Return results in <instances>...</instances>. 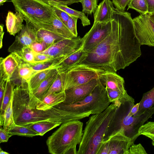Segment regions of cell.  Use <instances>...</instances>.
Returning <instances> with one entry per match:
<instances>
[{
  "mask_svg": "<svg viewBox=\"0 0 154 154\" xmlns=\"http://www.w3.org/2000/svg\"><path fill=\"white\" fill-rule=\"evenodd\" d=\"M22 62L13 53L0 58V79L10 80L13 74Z\"/></svg>",
  "mask_w": 154,
  "mask_h": 154,
  "instance_id": "16",
  "label": "cell"
},
{
  "mask_svg": "<svg viewBox=\"0 0 154 154\" xmlns=\"http://www.w3.org/2000/svg\"><path fill=\"white\" fill-rule=\"evenodd\" d=\"M43 2L53 7L57 5H60L55 0H40Z\"/></svg>",
  "mask_w": 154,
  "mask_h": 154,
  "instance_id": "49",
  "label": "cell"
},
{
  "mask_svg": "<svg viewBox=\"0 0 154 154\" xmlns=\"http://www.w3.org/2000/svg\"><path fill=\"white\" fill-rule=\"evenodd\" d=\"M60 5L66 6L70 5L75 3L80 2L81 0H55Z\"/></svg>",
  "mask_w": 154,
  "mask_h": 154,
  "instance_id": "46",
  "label": "cell"
},
{
  "mask_svg": "<svg viewBox=\"0 0 154 154\" xmlns=\"http://www.w3.org/2000/svg\"><path fill=\"white\" fill-rule=\"evenodd\" d=\"M16 12L21 13L24 20L35 26L49 19L54 13L53 7L40 0H9Z\"/></svg>",
  "mask_w": 154,
  "mask_h": 154,
  "instance_id": "6",
  "label": "cell"
},
{
  "mask_svg": "<svg viewBox=\"0 0 154 154\" xmlns=\"http://www.w3.org/2000/svg\"><path fill=\"white\" fill-rule=\"evenodd\" d=\"M134 143L124 128L120 127L105 137L98 154H128L129 149Z\"/></svg>",
  "mask_w": 154,
  "mask_h": 154,
  "instance_id": "8",
  "label": "cell"
},
{
  "mask_svg": "<svg viewBox=\"0 0 154 154\" xmlns=\"http://www.w3.org/2000/svg\"><path fill=\"white\" fill-rule=\"evenodd\" d=\"M6 81L0 79V108L1 107L3 99Z\"/></svg>",
  "mask_w": 154,
  "mask_h": 154,
  "instance_id": "45",
  "label": "cell"
},
{
  "mask_svg": "<svg viewBox=\"0 0 154 154\" xmlns=\"http://www.w3.org/2000/svg\"><path fill=\"white\" fill-rule=\"evenodd\" d=\"M13 53L17 55L22 63L35 64L34 60L35 52L30 46L23 48L19 51Z\"/></svg>",
  "mask_w": 154,
  "mask_h": 154,
  "instance_id": "32",
  "label": "cell"
},
{
  "mask_svg": "<svg viewBox=\"0 0 154 154\" xmlns=\"http://www.w3.org/2000/svg\"><path fill=\"white\" fill-rule=\"evenodd\" d=\"M34 26L49 31L65 38L72 39L76 38L54 12L50 18Z\"/></svg>",
  "mask_w": 154,
  "mask_h": 154,
  "instance_id": "15",
  "label": "cell"
},
{
  "mask_svg": "<svg viewBox=\"0 0 154 154\" xmlns=\"http://www.w3.org/2000/svg\"><path fill=\"white\" fill-rule=\"evenodd\" d=\"M54 12L59 19L66 26L67 21L71 16L60 9L53 7Z\"/></svg>",
  "mask_w": 154,
  "mask_h": 154,
  "instance_id": "40",
  "label": "cell"
},
{
  "mask_svg": "<svg viewBox=\"0 0 154 154\" xmlns=\"http://www.w3.org/2000/svg\"><path fill=\"white\" fill-rule=\"evenodd\" d=\"M69 55L56 57L45 62L30 64L36 72L48 69H57L59 64Z\"/></svg>",
  "mask_w": 154,
  "mask_h": 154,
  "instance_id": "28",
  "label": "cell"
},
{
  "mask_svg": "<svg viewBox=\"0 0 154 154\" xmlns=\"http://www.w3.org/2000/svg\"><path fill=\"white\" fill-rule=\"evenodd\" d=\"M66 98L65 91L50 94L45 97L41 101L37 103L36 108L45 110L63 103Z\"/></svg>",
  "mask_w": 154,
  "mask_h": 154,
  "instance_id": "22",
  "label": "cell"
},
{
  "mask_svg": "<svg viewBox=\"0 0 154 154\" xmlns=\"http://www.w3.org/2000/svg\"><path fill=\"white\" fill-rule=\"evenodd\" d=\"M112 18L109 34L94 48L86 52L73 66L116 72L141 56V45L136 35L131 13L114 8Z\"/></svg>",
  "mask_w": 154,
  "mask_h": 154,
  "instance_id": "1",
  "label": "cell"
},
{
  "mask_svg": "<svg viewBox=\"0 0 154 154\" xmlns=\"http://www.w3.org/2000/svg\"><path fill=\"white\" fill-rule=\"evenodd\" d=\"M146 137L149 138L152 140V145L154 146V136H147Z\"/></svg>",
  "mask_w": 154,
  "mask_h": 154,
  "instance_id": "52",
  "label": "cell"
},
{
  "mask_svg": "<svg viewBox=\"0 0 154 154\" xmlns=\"http://www.w3.org/2000/svg\"><path fill=\"white\" fill-rule=\"evenodd\" d=\"M99 79L106 88L123 92L127 91L124 87V78L116 72H104L100 74Z\"/></svg>",
  "mask_w": 154,
  "mask_h": 154,
  "instance_id": "17",
  "label": "cell"
},
{
  "mask_svg": "<svg viewBox=\"0 0 154 154\" xmlns=\"http://www.w3.org/2000/svg\"><path fill=\"white\" fill-rule=\"evenodd\" d=\"M128 6L127 10L132 9L142 14L148 12V6L145 0H131Z\"/></svg>",
  "mask_w": 154,
  "mask_h": 154,
  "instance_id": "34",
  "label": "cell"
},
{
  "mask_svg": "<svg viewBox=\"0 0 154 154\" xmlns=\"http://www.w3.org/2000/svg\"><path fill=\"white\" fill-rule=\"evenodd\" d=\"M23 25L21 30L16 35L14 42L9 46L8 51L13 53L19 51L23 48L30 46L37 41L36 29L34 26L27 21Z\"/></svg>",
  "mask_w": 154,
  "mask_h": 154,
  "instance_id": "13",
  "label": "cell"
},
{
  "mask_svg": "<svg viewBox=\"0 0 154 154\" xmlns=\"http://www.w3.org/2000/svg\"><path fill=\"white\" fill-rule=\"evenodd\" d=\"M122 104L112 103L101 113L93 115L86 122L77 154H98L105 136Z\"/></svg>",
  "mask_w": 154,
  "mask_h": 154,
  "instance_id": "3",
  "label": "cell"
},
{
  "mask_svg": "<svg viewBox=\"0 0 154 154\" xmlns=\"http://www.w3.org/2000/svg\"><path fill=\"white\" fill-rule=\"evenodd\" d=\"M112 20L108 22H94L90 30L82 38V47L86 52L94 48L104 40L110 33Z\"/></svg>",
  "mask_w": 154,
  "mask_h": 154,
  "instance_id": "9",
  "label": "cell"
},
{
  "mask_svg": "<svg viewBox=\"0 0 154 154\" xmlns=\"http://www.w3.org/2000/svg\"><path fill=\"white\" fill-rule=\"evenodd\" d=\"M139 136H154V122H149L142 125L138 130Z\"/></svg>",
  "mask_w": 154,
  "mask_h": 154,
  "instance_id": "37",
  "label": "cell"
},
{
  "mask_svg": "<svg viewBox=\"0 0 154 154\" xmlns=\"http://www.w3.org/2000/svg\"><path fill=\"white\" fill-rule=\"evenodd\" d=\"M106 88L100 80L92 92L84 98L69 104L61 103L54 107L66 111L67 122L79 120L99 114L110 104Z\"/></svg>",
  "mask_w": 154,
  "mask_h": 154,
  "instance_id": "4",
  "label": "cell"
},
{
  "mask_svg": "<svg viewBox=\"0 0 154 154\" xmlns=\"http://www.w3.org/2000/svg\"><path fill=\"white\" fill-rule=\"evenodd\" d=\"M85 51L81 47L72 53L65 59L57 68L59 73L66 71L73 66L85 54Z\"/></svg>",
  "mask_w": 154,
  "mask_h": 154,
  "instance_id": "23",
  "label": "cell"
},
{
  "mask_svg": "<svg viewBox=\"0 0 154 154\" xmlns=\"http://www.w3.org/2000/svg\"><path fill=\"white\" fill-rule=\"evenodd\" d=\"M30 47L36 53H41L48 48L45 43L37 41L33 43Z\"/></svg>",
  "mask_w": 154,
  "mask_h": 154,
  "instance_id": "41",
  "label": "cell"
},
{
  "mask_svg": "<svg viewBox=\"0 0 154 154\" xmlns=\"http://www.w3.org/2000/svg\"><path fill=\"white\" fill-rule=\"evenodd\" d=\"M35 28L37 41L45 43L48 48L58 41L66 38L49 31L42 28Z\"/></svg>",
  "mask_w": 154,
  "mask_h": 154,
  "instance_id": "24",
  "label": "cell"
},
{
  "mask_svg": "<svg viewBox=\"0 0 154 154\" xmlns=\"http://www.w3.org/2000/svg\"><path fill=\"white\" fill-rule=\"evenodd\" d=\"M131 0H119L118 2L114 5L115 8L118 10L125 11L126 7L130 2Z\"/></svg>",
  "mask_w": 154,
  "mask_h": 154,
  "instance_id": "44",
  "label": "cell"
},
{
  "mask_svg": "<svg viewBox=\"0 0 154 154\" xmlns=\"http://www.w3.org/2000/svg\"><path fill=\"white\" fill-rule=\"evenodd\" d=\"M62 91H64L63 90L61 78L59 73L49 89L45 97L51 94L59 93Z\"/></svg>",
  "mask_w": 154,
  "mask_h": 154,
  "instance_id": "36",
  "label": "cell"
},
{
  "mask_svg": "<svg viewBox=\"0 0 154 154\" xmlns=\"http://www.w3.org/2000/svg\"><path fill=\"white\" fill-rule=\"evenodd\" d=\"M99 81V78L65 91V99L62 103L71 104L84 98L92 92Z\"/></svg>",
  "mask_w": 154,
  "mask_h": 154,
  "instance_id": "14",
  "label": "cell"
},
{
  "mask_svg": "<svg viewBox=\"0 0 154 154\" xmlns=\"http://www.w3.org/2000/svg\"><path fill=\"white\" fill-rule=\"evenodd\" d=\"M139 104V103L134 105L130 109L127 115L130 116H134L138 110Z\"/></svg>",
  "mask_w": 154,
  "mask_h": 154,
  "instance_id": "47",
  "label": "cell"
},
{
  "mask_svg": "<svg viewBox=\"0 0 154 154\" xmlns=\"http://www.w3.org/2000/svg\"><path fill=\"white\" fill-rule=\"evenodd\" d=\"M128 154H147L143 146L140 144H132L128 149Z\"/></svg>",
  "mask_w": 154,
  "mask_h": 154,
  "instance_id": "39",
  "label": "cell"
},
{
  "mask_svg": "<svg viewBox=\"0 0 154 154\" xmlns=\"http://www.w3.org/2000/svg\"><path fill=\"white\" fill-rule=\"evenodd\" d=\"M59 74L58 71L56 69L40 85L36 90L33 91L29 90L31 97L37 103L42 101L44 98L46 93Z\"/></svg>",
  "mask_w": 154,
  "mask_h": 154,
  "instance_id": "21",
  "label": "cell"
},
{
  "mask_svg": "<svg viewBox=\"0 0 154 154\" xmlns=\"http://www.w3.org/2000/svg\"><path fill=\"white\" fill-rule=\"evenodd\" d=\"M61 123L48 121H42L31 124L28 125L40 136L48 131L59 126Z\"/></svg>",
  "mask_w": 154,
  "mask_h": 154,
  "instance_id": "29",
  "label": "cell"
},
{
  "mask_svg": "<svg viewBox=\"0 0 154 154\" xmlns=\"http://www.w3.org/2000/svg\"><path fill=\"white\" fill-rule=\"evenodd\" d=\"M53 58L47 54L35 52L34 60L36 64L45 62Z\"/></svg>",
  "mask_w": 154,
  "mask_h": 154,
  "instance_id": "42",
  "label": "cell"
},
{
  "mask_svg": "<svg viewBox=\"0 0 154 154\" xmlns=\"http://www.w3.org/2000/svg\"><path fill=\"white\" fill-rule=\"evenodd\" d=\"M3 26L0 27V48H1L3 46L2 42L5 32L3 31Z\"/></svg>",
  "mask_w": 154,
  "mask_h": 154,
  "instance_id": "50",
  "label": "cell"
},
{
  "mask_svg": "<svg viewBox=\"0 0 154 154\" xmlns=\"http://www.w3.org/2000/svg\"><path fill=\"white\" fill-rule=\"evenodd\" d=\"M37 103L29 97L28 83L16 86L13 93V109L15 123L22 126L42 121L61 123L67 122L66 112L54 107L45 110L37 109Z\"/></svg>",
  "mask_w": 154,
  "mask_h": 154,
  "instance_id": "2",
  "label": "cell"
},
{
  "mask_svg": "<svg viewBox=\"0 0 154 154\" xmlns=\"http://www.w3.org/2000/svg\"><path fill=\"white\" fill-rule=\"evenodd\" d=\"M154 114V106L139 116H124L120 121V127L124 129L126 134L134 142L139 136L138 130Z\"/></svg>",
  "mask_w": 154,
  "mask_h": 154,
  "instance_id": "11",
  "label": "cell"
},
{
  "mask_svg": "<svg viewBox=\"0 0 154 154\" xmlns=\"http://www.w3.org/2000/svg\"><path fill=\"white\" fill-rule=\"evenodd\" d=\"M114 8L110 0H103L94 14V22L106 23L111 21Z\"/></svg>",
  "mask_w": 154,
  "mask_h": 154,
  "instance_id": "19",
  "label": "cell"
},
{
  "mask_svg": "<svg viewBox=\"0 0 154 154\" xmlns=\"http://www.w3.org/2000/svg\"><path fill=\"white\" fill-rule=\"evenodd\" d=\"M8 0H0V6L3 5L4 3Z\"/></svg>",
  "mask_w": 154,
  "mask_h": 154,
  "instance_id": "54",
  "label": "cell"
},
{
  "mask_svg": "<svg viewBox=\"0 0 154 154\" xmlns=\"http://www.w3.org/2000/svg\"><path fill=\"white\" fill-rule=\"evenodd\" d=\"M13 96L7 106L5 112L4 116V125L3 128L8 131L11 127L15 123L13 117Z\"/></svg>",
  "mask_w": 154,
  "mask_h": 154,
  "instance_id": "33",
  "label": "cell"
},
{
  "mask_svg": "<svg viewBox=\"0 0 154 154\" xmlns=\"http://www.w3.org/2000/svg\"><path fill=\"white\" fill-rule=\"evenodd\" d=\"M82 45V38H64L51 45L41 53L55 57L67 56L79 49Z\"/></svg>",
  "mask_w": 154,
  "mask_h": 154,
  "instance_id": "12",
  "label": "cell"
},
{
  "mask_svg": "<svg viewBox=\"0 0 154 154\" xmlns=\"http://www.w3.org/2000/svg\"><path fill=\"white\" fill-rule=\"evenodd\" d=\"M136 35L142 45L154 47V23L146 14L133 19Z\"/></svg>",
  "mask_w": 154,
  "mask_h": 154,
  "instance_id": "10",
  "label": "cell"
},
{
  "mask_svg": "<svg viewBox=\"0 0 154 154\" xmlns=\"http://www.w3.org/2000/svg\"><path fill=\"white\" fill-rule=\"evenodd\" d=\"M103 72L82 65L74 66L60 73L63 91L86 83L99 78Z\"/></svg>",
  "mask_w": 154,
  "mask_h": 154,
  "instance_id": "7",
  "label": "cell"
},
{
  "mask_svg": "<svg viewBox=\"0 0 154 154\" xmlns=\"http://www.w3.org/2000/svg\"><path fill=\"white\" fill-rule=\"evenodd\" d=\"M24 20V17L21 13L16 12L14 13L8 11L5 20L7 32L11 35L14 36L22 29Z\"/></svg>",
  "mask_w": 154,
  "mask_h": 154,
  "instance_id": "20",
  "label": "cell"
},
{
  "mask_svg": "<svg viewBox=\"0 0 154 154\" xmlns=\"http://www.w3.org/2000/svg\"><path fill=\"white\" fill-rule=\"evenodd\" d=\"M146 14L154 23V12L151 13H147Z\"/></svg>",
  "mask_w": 154,
  "mask_h": 154,
  "instance_id": "51",
  "label": "cell"
},
{
  "mask_svg": "<svg viewBox=\"0 0 154 154\" xmlns=\"http://www.w3.org/2000/svg\"><path fill=\"white\" fill-rule=\"evenodd\" d=\"M36 73L30 64L21 63L14 72L10 79L15 86H22L28 83Z\"/></svg>",
  "mask_w": 154,
  "mask_h": 154,
  "instance_id": "18",
  "label": "cell"
},
{
  "mask_svg": "<svg viewBox=\"0 0 154 154\" xmlns=\"http://www.w3.org/2000/svg\"><path fill=\"white\" fill-rule=\"evenodd\" d=\"M97 2V0H81L82 11L88 15L94 14L98 5Z\"/></svg>",
  "mask_w": 154,
  "mask_h": 154,
  "instance_id": "35",
  "label": "cell"
},
{
  "mask_svg": "<svg viewBox=\"0 0 154 154\" xmlns=\"http://www.w3.org/2000/svg\"><path fill=\"white\" fill-rule=\"evenodd\" d=\"M0 154H9V153L6 151H3L2 149L1 148H0Z\"/></svg>",
  "mask_w": 154,
  "mask_h": 154,
  "instance_id": "53",
  "label": "cell"
},
{
  "mask_svg": "<svg viewBox=\"0 0 154 154\" xmlns=\"http://www.w3.org/2000/svg\"><path fill=\"white\" fill-rule=\"evenodd\" d=\"M83 125L79 120L62 124L46 140L49 152L52 154H77L76 147L82 139Z\"/></svg>",
  "mask_w": 154,
  "mask_h": 154,
  "instance_id": "5",
  "label": "cell"
},
{
  "mask_svg": "<svg viewBox=\"0 0 154 154\" xmlns=\"http://www.w3.org/2000/svg\"><path fill=\"white\" fill-rule=\"evenodd\" d=\"M139 103L138 110L134 116H140L154 106V87L143 94Z\"/></svg>",
  "mask_w": 154,
  "mask_h": 154,
  "instance_id": "27",
  "label": "cell"
},
{
  "mask_svg": "<svg viewBox=\"0 0 154 154\" xmlns=\"http://www.w3.org/2000/svg\"><path fill=\"white\" fill-rule=\"evenodd\" d=\"M56 69H48L36 72L28 82L29 90L33 91L36 90L40 85Z\"/></svg>",
  "mask_w": 154,
  "mask_h": 154,
  "instance_id": "26",
  "label": "cell"
},
{
  "mask_svg": "<svg viewBox=\"0 0 154 154\" xmlns=\"http://www.w3.org/2000/svg\"><path fill=\"white\" fill-rule=\"evenodd\" d=\"M53 7L64 11L71 16L79 19L81 20L83 26H85L91 24L90 21L85 14L82 11H78L71 8L67 6L62 5H57Z\"/></svg>",
  "mask_w": 154,
  "mask_h": 154,
  "instance_id": "31",
  "label": "cell"
},
{
  "mask_svg": "<svg viewBox=\"0 0 154 154\" xmlns=\"http://www.w3.org/2000/svg\"><path fill=\"white\" fill-rule=\"evenodd\" d=\"M148 6V13L154 12V0H145Z\"/></svg>",
  "mask_w": 154,
  "mask_h": 154,
  "instance_id": "48",
  "label": "cell"
},
{
  "mask_svg": "<svg viewBox=\"0 0 154 154\" xmlns=\"http://www.w3.org/2000/svg\"><path fill=\"white\" fill-rule=\"evenodd\" d=\"M12 135L8 133L1 126L0 128V143H4L8 141L9 138Z\"/></svg>",
  "mask_w": 154,
  "mask_h": 154,
  "instance_id": "43",
  "label": "cell"
},
{
  "mask_svg": "<svg viewBox=\"0 0 154 154\" xmlns=\"http://www.w3.org/2000/svg\"><path fill=\"white\" fill-rule=\"evenodd\" d=\"M15 87V85L11 82L10 80L6 82L3 99L1 107L0 108V126H3L5 110L12 98Z\"/></svg>",
  "mask_w": 154,
  "mask_h": 154,
  "instance_id": "25",
  "label": "cell"
},
{
  "mask_svg": "<svg viewBox=\"0 0 154 154\" xmlns=\"http://www.w3.org/2000/svg\"><path fill=\"white\" fill-rule=\"evenodd\" d=\"M78 18L71 16L68 20L66 26L75 37H77V23Z\"/></svg>",
  "mask_w": 154,
  "mask_h": 154,
  "instance_id": "38",
  "label": "cell"
},
{
  "mask_svg": "<svg viewBox=\"0 0 154 154\" xmlns=\"http://www.w3.org/2000/svg\"><path fill=\"white\" fill-rule=\"evenodd\" d=\"M13 135H18L27 137L38 136V134L28 126H22L14 124L7 131Z\"/></svg>",
  "mask_w": 154,
  "mask_h": 154,
  "instance_id": "30",
  "label": "cell"
}]
</instances>
